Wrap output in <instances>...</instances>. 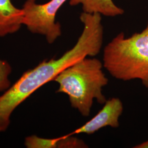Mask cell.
I'll list each match as a JSON object with an SVG mask.
<instances>
[{"label": "cell", "mask_w": 148, "mask_h": 148, "mask_svg": "<svg viewBox=\"0 0 148 148\" xmlns=\"http://www.w3.org/2000/svg\"><path fill=\"white\" fill-rule=\"evenodd\" d=\"M11 71L10 64L0 58V92L6 91L11 87L9 76Z\"/></svg>", "instance_id": "9"}, {"label": "cell", "mask_w": 148, "mask_h": 148, "mask_svg": "<svg viewBox=\"0 0 148 148\" xmlns=\"http://www.w3.org/2000/svg\"><path fill=\"white\" fill-rule=\"evenodd\" d=\"M67 137L56 139H45L32 136L25 139V145L30 148H66Z\"/></svg>", "instance_id": "8"}, {"label": "cell", "mask_w": 148, "mask_h": 148, "mask_svg": "<svg viewBox=\"0 0 148 148\" xmlns=\"http://www.w3.org/2000/svg\"><path fill=\"white\" fill-rule=\"evenodd\" d=\"M103 63L111 76L119 80H140L148 89V21L140 32L125 37L122 32L104 47Z\"/></svg>", "instance_id": "3"}, {"label": "cell", "mask_w": 148, "mask_h": 148, "mask_svg": "<svg viewBox=\"0 0 148 148\" xmlns=\"http://www.w3.org/2000/svg\"><path fill=\"white\" fill-rule=\"evenodd\" d=\"M103 67L100 60L86 57L64 69L53 80L59 84L57 92L68 95L71 107L83 116L90 115L95 99L100 104L107 100L103 88L109 79Z\"/></svg>", "instance_id": "2"}, {"label": "cell", "mask_w": 148, "mask_h": 148, "mask_svg": "<svg viewBox=\"0 0 148 148\" xmlns=\"http://www.w3.org/2000/svg\"><path fill=\"white\" fill-rule=\"evenodd\" d=\"M134 148H148V140L134 147Z\"/></svg>", "instance_id": "10"}, {"label": "cell", "mask_w": 148, "mask_h": 148, "mask_svg": "<svg viewBox=\"0 0 148 148\" xmlns=\"http://www.w3.org/2000/svg\"><path fill=\"white\" fill-rule=\"evenodd\" d=\"M89 53L87 46L79 41L60 58L45 60L23 74L0 96V132L8 128L12 112L23 101L42 86L53 81L64 69L87 57Z\"/></svg>", "instance_id": "1"}, {"label": "cell", "mask_w": 148, "mask_h": 148, "mask_svg": "<svg viewBox=\"0 0 148 148\" xmlns=\"http://www.w3.org/2000/svg\"><path fill=\"white\" fill-rule=\"evenodd\" d=\"M68 0H50L38 4L36 0H27L22 8L23 25L30 32L45 36L52 44L62 35L60 24L56 21L57 13Z\"/></svg>", "instance_id": "4"}, {"label": "cell", "mask_w": 148, "mask_h": 148, "mask_svg": "<svg viewBox=\"0 0 148 148\" xmlns=\"http://www.w3.org/2000/svg\"><path fill=\"white\" fill-rule=\"evenodd\" d=\"M123 111V104L119 98H110L106 100L103 108L95 116L70 134L81 133L92 134L107 126L114 128H118L120 126L119 119Z\"/></svg>", "instance_id": "5"}, {"label": "cell", "mask_w": 148, "mask_h": 148, "mask_svg": "<svg viewBox=\"0 0 148 148\" xmlns=\"http://www.w3.org/2000/svg\"><path fill=\"white\" fill-rule=\"evenodd\" d=\"M23 25V11L11 0H0V37L18 32Z\"/></svg>", "instance_id": "6"}, {"label": "cell", "mask_w": 148, "mask_h": 148, "mask_svg": "<svg viewBox=\"0 0 148 148\" xmlns=\"http://www.w3.org/2000/svg\"><path fill=\"white\" fill-rule=\"evenodd\" d=\"M69 3L72 6L81 5L84 12L98 13L109 17L121 16L125 12L112 0H70Z\"/></svg>", "instance_id": "7"}]
</instances>
